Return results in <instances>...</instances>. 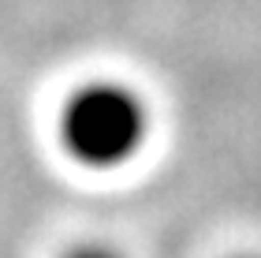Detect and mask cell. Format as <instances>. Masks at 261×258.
<instances>
[{"label":"cell","instance_id":"3957f363","mask_svg":"<svg viewBox=\"0 0 261 258\" xmlns=\"http://www.w3.org/2000/svg\"><path fill=\"white\" fill-rule=\"evenodd\" d=\"M235 258H261V254H235Z\"/></svg>","mask_w":261,"mask_h":258},{"label":"cell","instance_id":"7a4b0ae2","mask_svg":"<svg viewBox=\"0 0 261 258\" xmlns=\"http://www.w3.org/2000/svg\"><path fill=\"white\" fill-rule=\"evenodd\" d=\"M64 258H123L116 247H109V243H79V247H71Z\"/></svg>","mask_w":261,"mask_h":258},{"label":"cell","instance_id":"6da1fadb","mask_svg":"<svg viewBox=\"0 0 261 258\" xmlns=\"http://www.w3.org/2000/svg\"><path fill=\"white\" fill-rule=\"evenodd\" d=\"M153 135V109L127 79H82L56 109V146L90 172L135 165Z\"/></svg>","mask_w":261,"mask_h":258}]
</instances>
